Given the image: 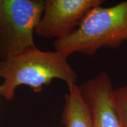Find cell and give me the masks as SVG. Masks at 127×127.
<instances>
[{"instance_id": "cell-1", "label": "cell", "mask_w": 127, "mask_h": 127, "mask_svg": "<svg viewBox=\"0 0 127 127\" xmlns=\"http://www.w3.org/2000/svg\"><path fill=\"white\" fill-rule=\"evenodd\" d=\"M67 58L60 52L44 51L35 46L0 61V78L4 79L0 95L12 101L16 89L22 85L41 93L55 79L62 80L68 87L77 84V73Z\"/></svg>"}, {"instance_id": "cell-2", "label": "cell", "mask_w": 127, "mask_h": 127, "mask_svg": "<svg viewBox=\"0 0 127 127\" xmlns=\"http://www.w3.org/2000/svg\"><path fill=\"white\" fill-rule=\"evenodd\" d=\"M127 41V1L92 8L66 37L55 39V51L68 57L75 52L94 56L101 48L118 49Z\"/></svg>"}, {"instance_id": "cell-3", "label": "cell", "mask_w": 127, "mask_h": 127, "mask_svg": "<svg viewBox=\"0 0 127 127\" xmlns=\"http://www.w3.org/2000/svg\"><path fill=\"white\" fill-rule=\"evenodd\" d=\"M44 9L42 0H0V61L35 47Z\"/></svg>"}, {"instance_id": "cell-4", "label": "cell", "mask_w": 127, "mask_h": 127, "mask_svg": "<svg viewBox=\"0 0 127 127\" xmlns=\"http://www.w3.org/2000/svg\"><path fill=\"white\" fill-rule=\"evenodd\" d=\"M104 2L103 0H45L35 34L56 39L66 37L80 25L92 8Z\"/></svg>"}, {"instance_id": "cell-5", "label": "cell", "mask_w": 127, "mask_h": 127, "mask_svg": "<svg viewBox=\"0 0 127 127\" xmlns=\"http://www.w3.org/2000/svg\"><path fill=\"white\" fill-rule=\"evenodd\" d=\"M91 114L93 127H122L113 100L109 74L101 71L79 87Z\"/></svg>"}, {"instance_id": "cell-6", "label": "cell", "mask_w": 127, "mask_h": 127, "mask_svg": "<svg viewBox=\"0 0 127 127\" xmlns=\"http://www.w3.org/2000/svg\"><path fill=\"white\" fill-rule=\"evenodd\" d=\"M65 95L62 123L65 127H93L91 116L77 84L68 86Z\"/></svg>"}, {"instance_id": "cell-7", "label": "cell", "mask_w": 127, "mask_h": 127, "mask_svg": "<svg viewBox=\"0 0 127 127\" xmlns=\"http://www.w3.org/2000/svg\"><path fill=\"white\" fill-rule=\"evenodd\" d=\"M115 109L122 127H127V85L114 90Z\"/></svg>"}]
</instances>
